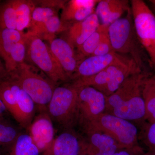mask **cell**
Wrapping results in <instances>:
<instances>
[{
  "label": "cell",
  "instance_id": "obj_1",
  "mask_svg": "<svg viewBox=\"0 0 155 155\" xmlns=\"http://www.w3.org/2000/svg\"><path fill=\"white\" fill-rule=\"evenodd\" d=\"M146 75L141 72L129 76L114 94L106 97L104 113L127 121L145 120L142 86Z\"/></svg>",
  "mask_w": 155,
  "mask_h": 155
},
{
  "label": "cell",
  "instance_id": "obj_2",
  "mask_svg": "<svg viewBox=\"0 0 155 155\" xmlns=\"http://www.w3.org/2000/svg\"><path fill=\"white\" fill-rule=\"evenodd\" d=\"M108 33L115 52L133 59L144 74L151 72L149 58L136 32L130 8L125 17L109 25Z\"/></svg>",
  "mask_w": 155,
  "mask_h": 155
},
{
  "label": "cell",
  "instance_id": "obj_3",
  "mask_svg": "<svg viewBox=\"0 0 155 155\" xmlns=\"http://www.w3.org/2000/svg\"><path fill=\"white\" fill-rule=\"evenodd\" d=\"M25 34V60L45 73L55 84L69 80L68 75L52 53L49 45L45 43L41 37L32 31Z\"/></svg>",
  "mask_w": 155,
  "mask_h": 155
},
{
  "label": "cell",
  "instance_id": "obj_4",
  "mask_svg": "<svg viewBox=\"0 0 155 155\" xmlns=\"http://www.w3.org/2000/svg\"><path fill=\"white\" fill-rule=\"evenodd\" d=\"M86 132L95 130L106 134L115 140L120 149L136 147L137 129L129 121L104 113L84 127Z\"/></svg>",
  "mask_w": 155,
  "mask_h": 155
},
{
  "label": "cell",
  "instance_id": "obj_5",
  "mask_svg": "<svg viewBox=\"0 0 155 155\" xmlns=\"http://www.w3.org/2000/svg\"><path fill=\"white\" fill-rule=\"evenodd\" d=\"M47 109L53 123L69 129L78 120V89L72 84L56 87Z\"/></svg>",
  "mask_w": 155,
  "mask_h": 155
},
{
  "label": "cell",
  "instance_id": "obj_6",
  "mask_svg": "<svg viewBox=\"0 0 155 155\" xmlns=\"http://www.w3.org/2000/svg\"><path fill=\"white\" fill-rule=\"evenodd\" d=\"M130 5L137 35L148 56L152 69L155 72L154 14L143 0H131Z\"/></svg>",
  "mask_w": 155,
  "mask_h": 155
},
{
  "label": "cell",
  "instance_id": "obj_7",
  "mask_svg": "<svg viewBox=\"0 0 155 155\" xmlns=\"http://www.w3.org/2000/svg\"><path fill=\"white\" fill-rule=\"evenodd\" d=\"M11 76L31 97L38 109H47L56 88L54 83L34 72L25 62Z\"/></svg>",
  "mask_w": 155,
  "mask_h": 155
},
{
  "label": "cell",
  "instance_id": "obj_8",
  "mask_svg": "<svg viewBox=\"0 0 155 155\" xmlns=\"http://www.w3.org/2000/svg\"><path fill=\"white\" fill-rule=\"evenodd\" d=\"M77 88L78 121L84 127L97 116L104 113L106 108V97L102 93L91 87Z\"/></svg>",
  "mask_w": 155,
  "mask_h": 155
},
{
  "label": "cell",
  "instance_id": "obj_9",
  "mask_svg": "<svg viewBox=\"0 0 155 155\" xmlns=\"http://www.w3.org/2000/svg\"><path fill=\"white\" fill-rule=\"evenodd\" d=\"M39 113L35 116L27 129L28 134L39 150L43 153L54 140V124L47 109H39Z\"/></svg>",
  "mask_w": 155,
  "mask_h": 155
},
{
  "label": "cell",
  "instance_id": "obj_10",
  "mask_svg": "<svg viewBox=\"0 0 155 155\" xmlns=\"http://www.w3.org/2000/svg\"><path fill=\"white\" fill-rule=\"evenodd\" d=\"M128 56L116 52L104 55L91 56L79 62L75 73L71 80L94 75L104 70L109 66L127 61Z\"/></svg>",
  "mask_w": 155,
  "mask_h": 155
},
{
  "label": "cell",
  "instance_id": "obj_11",
  "mask_svg": "<svg viewBox=\"0 0 155 155\" xmlns=\"http://www.w3.org/2000/svg\"><path fill=\"white\" fill-rule=\"evenodd\" d=\"M106 69L107 81L103 92L106 97L114 94L129 76L137 73H143L131 58L109 66Z\"/></svg>",
  "mask_w": 155,
  "mask_h": 155
},
{
  "label": "cell",
  "instance_id": "obj_12",
  "mask_svg": "<svg viewBox=\"0 0 155 155\" xmlns=\"http://www.w3.org/2000/svg\"><path fill=\"white\" fill-rule=\"evenodd\" d=\"M49 45L53 55L71 80L80 62L75 49L62 38L53 39Z\"/></svg>",
  "mask_w": 155,
  "mask_h": 155
},
{
  "label": "cell",
  "instance_id": "obj_13",
  "mask_svg": "<svg viewBox=\"0 0 155 155\" xmlns=\"http://www.w3.org/2000/svg\"><path fill=\"white\" fill-rule=\"evenodd\" d=\"M100 0H71L67 1L62 9L61 20L69 26L81 22L95 13Z\"/></svg>",
  "mask_w": 155,
  "mask_h": 155
},
{
  "label": "cell",
  "instance_id": "obj_14",
  "mask_svg": "<svg viewBox=\"0 0 155 155\" xmlns=\"http://www.w3.org/2000/svg\"><path fill=\"white\" fill-rule=\"evenodd\" d=\"M74 134L66 131L55 138L43 155H79L85 149Z\"/></svg>",
  "mask_w": 155,
  "mask_h": 155
},
{
  "label": "cell",
  "instance_id": "obj_15",
  "mask_svg": "<svg viewBox=\"0 0 155 155\" xmlns=\"http://www.w3.org/2000/svg\"><path fill=\"white\" fill-rule=\"evenodd\" d=\"M100 24L98 17L94 13L83 21L70 25L66 31L65 40L76 49L95 31Z\"/></svg>",
  "mask_w": 155,
  "mask_h": 155
},
{
  "label": "cell",
  "instance_id": "obj_16",
  "mask_svg": "<svg viewBox=\"0 0 155 155\" xmlns=\"http://www.w3.org/2000/svg\"><path fill=\"white\" fill-rule=\"evenodd\" d=\"M130 8V2L127 0H100L95 13L100 24L110 25L122 17Z\"/></svg>",
  "mask_w": 155,
  "mask_h": 155
},
{
  "label": "cell",
  "instance_id": "obj_17",
  "mask_svg": "<svg viewBox=\"0 0 155 155\" xmlns=\"http://www.w3.org/2000/svg\"><path fill=\"white\" fill-rule=\"evenodd\" d=\"M89 144L86 145L87 155H113L120 149L117 142L111 137L99 131L89 130Z\"/></svg>",
  "mask_w": 155,
  "mask_h": 155
},
{
  "label": "cell",
  "instance_id": "obj_18",
  "mask_svg": "<svg viewBox=\"0 0 155 155\" xmlns=\"http://www.w3.org/2000/svg\"><path fill=\"white\" fill-rule=\"evenodd\" d=\"M35 105L32 99L20 87L17 95V114L15 120L26 130L35 116Z\"/></svg>",
  "mask_w": 155,
  "mask_h": 155
},
{
  "label": "cell",
  "instance_id": "obj_19",
  "mask_svg": "<svg viewBox=\"0 0 155 155\" xmlns=\"http://www.w3.org/2000/svg\"><path fill=\"white\" fill-rule=\"evenodd\" d=\"M2 155H39V150L28 133L21 132L11 144L2 148Z\"/></svg>",
  "mask_w": 155,
  "mask_h": 155
},
{
  "label": "cell",
  "instance_id": "obj_20",
  "mask_svg": "<svg viewBox=\"0 0 155 155\" xmlns=\"http://www.w3.org/2000/svg\"><path fill=\"white\" fill-rule=\"evenodd\" d=\"M142 94L145 106V120L149 123L155 122V72L145 76Z\"/></svg>",
  "mask_w": 155,
  "mask_h": 155
},
{
  "label": "cell",
  "instance_id": "obj_21",
  "mask_svg": "<svg viewBox=\"0 0 155 155\" xmlns=\"http://www.w3.org/2000/svg\"><path fill=\"white\" fill-rule=\"evenodd\" d=\"M20 88L19 84L14 78L0 84V98L15 120L17 114V95Z\"/></svg>",
  "mask_w": 155,
  "mask_h": 155
},
{
  "label": "cell",
  "instance_id": "obj_22",
  "mask_svg": "<svg viewBox=\"0 0 155 155\" xmlns=\"http://www.w3.org/2000/svg\"><path fill=\"white\" fill-rule=\"evenodd\" d=\"M16 14V30L23 32L31 25V14L35 7L34 1L14 0Z\"/></svg>",
  "mask_w": 155,
  "mask_h": 155
},
{
  "label": "cell",
  "instance_id": "obj_23",
  "mask_svg": "<svg viewBox=\"0 0 155 155\" xmlns=\"http://www.w3.org/2000/svg\"><path fill=\"white\" fill-rule=\"evenodd\" d=\"M109 25L100 24L95 31L79 47L76 53L79 61L93 54L101 41L103 35L108 31Z\"/></svg>",
  "mask_w": 155,
  "mask_h": 155
},
{
  "label": "cell",
  "instance_id": "obj_24",
  "mask_svg": "<svg viewBox=\"0 0 155 155\" xmlns=\"http://www.w3.org/2000/svg\"><path fill=\"white\" fill-rule=\"evenodd\" d=\"M24 34L16 29L0 28V57L4 62L14 45L21 40Z\"/></svg>",
  "mask_w": 155,
  "mask_h": 155
},
{
  "label": "cell",
  "instance_id": "obj_25",
  "mask_svg": "<svg viewBox=\"0 0 155 155\" xmlns=\"http://www.w3.org/2000/svg\"><path fill=\"white\" fill-rule=\"evenodd\" d=\"M26 51V38L24 33L21 40L14 45L5 62V67L11 76L21 64L25 62Z\"/></svg>",
  "mask_w": 155,
  "mask_h": 155
},
{
  "label": "cell",
  "instance_id": "obj_26",
  "mask_svg": "<svg viewBox=\"0 0 155 155\" xmlns=\"http://www.w3.org/2000/svg\"><path fill=\"white\" fill-rule=\"evenodd\" d=\"M0 28L16 30V14L14 0L0 5Z\"/></svg>",
  "mask_w": 155,
  "mask_h": 155
},
{
  "label": "cell",
  "instance_id": "obj_27",
  "mask_svg": "<svg viewBox=\"0 0 155 155\" xmlns=\"http://www.w3.org/2000/svg\"><path fill=\"white\" fill-rule=\"evenodd\" d=\"M21 132L18 127L5 118L0 119V148L11 144Z\"/></svg>",
  "mask_w": 155,
  "mask_h": 155
},
{
  "label": "cell",
  "instance_id": "obj_28",
  "mask_svg": "<svg viewBox=\"0 0 155 155\" xmlns=\"http://www.w3.org/2000/svg\"><path fill=\"white\" fill-rule=\"evenodd\" d=\"M57 14L56 9L41 6L35 7L31 14L30 26L33 27L35 25L41 24L50 17Z\"/></svg>",
  "mask_w": 155,
  "mask_h": 155
},
{
  "label": "cell",
  "instance_id": "obj_29",
  "mask_svg": "<svg viewBox=\"0 0 155 155\" xmlns=\"http://www.w3.org/2000/svg\"><path fill=\"white\" fill-rule=\"evenodd\" d=\"M145 128L143 140L149 149V151L155 153V122L149 123Z\"/></svg>",
  "mask_w": 155,
  "mask_h": 155
},
{
  "label": "cell",
  "instance_id": "obj_30",
  "mask_svg": "<svg viewBox=\"0 0 155 155\" xmlns=\"http://www.w3.org/2000/svg\"><path fill=\"white\" fill-rule=\"evenodd\" d=\"M114 52H115L111 44L108 31L103 35L99 44L91 56L104 55Z\"/></svg>",
  "mask_w": 155,
  "mask_h": 155
},
{
  "label": "cell",
  "instance_id": "obj_31",
  "mask_svg": "<svg viewBox=\"0 0 155 155\" xmlns=\"http://www.w3.org/2000/svg\"><path fill=\"white\" fill-rule=\"evenodd\" d=\"M38 3L41 7H48L52 8L62 9L64 8L67 1H38Z\"/></svg>",
  "mask_w": 155,
  "mask_h": 155
},
{
  "label": "cell",
  "instance_id": "obj_32",
  "mask_svg": "<svg viewBox=\"0 0 155 155\" xmlns=\"http://www.w3.org/2000/svg\"><path fill=\"white\" fill-rule=\"evenodd\" d=\"M143 153L141 148L136 147L132 148L119 149L113 155H142Z\"/></svg>",
  "mask_w": 155,
  "mask_h": 155
},
{
  "label": "cell",
  "instance_id": "obj_33",
  "mask_svg": "<svg viewBox=\"0 0 155 155\" xmlns=\"http://www.w3.org/2000/svg\"><path fill=\"white\" fill-rule=\"evenodd\" d=\"M11 78V75L7 71L5 64H3L1 61L0 57V84Z\"/></svg>",
  "mask_w": 155,
  "mask_h": 155
},
{
  "label": "cell",
  "instance_id": "obj_34",
  "mask_svg": "<svg viewBox=\"0 0 155 155\" xmlns=\"http://www.w3.org/2000/svg\"><path fill=\"white\" fill-rule=\"evenodd\" d=\"M8 112L5 106L0 98V119L5 118V115Z\"/></svg>",
  "mask_w": 155,
  "mask_h": 155
},
{
  "label": "cell",
  "instance_id": "obj_35",
  "mask_svg": "<svg viewBox=\"0 0 155 155\" xmlns=\"http://www.w3.org/2000/svg\"><path fill=\"white\" fill-rule=\"evenodd\" d=\"M148 2L150 4V5H148L149 7L152 11L155 16V0H150L148 1Z\"/></svg>",
  "mask_w": 155,
  "mask_h": 155
},
{
  "label": "cell",
  "instance_id": "obj_36",
  "mask_svg": "<svg viewBox=\"0 0 155 155\" xmlns=\"http://www.w3.org/2000/svg\"><path fill=\"white\" fill-rule=\"evenodd\" d=\"M142 155H155V153L151 152H149L146 153H143Z\"/></svg>",
  "mask_w": 155,
  "mask_h": 155
},
{
  "label": "cell",
  "instance_id": "obj_37",
  "mask_svg": "<svg viewBox=\"0 0 155 155\" xmlns=\"http://www.w3.org/2000/svg\"><path fill=\"white\" fill-rule=\"evenodd\" d=\"M79 155H87L85 153H84V152H83V153H81L80 154H79Z\"/></svg>",
  "mask_w": 155,
  "mask_h": 155
},
{
  "label": "cell",
  "instance_id": "obj_38",
  "mask_svg": "<svg viewBox=\"0 0 155 155\" xmlns=\"http://www.w3.org/2000/svg\"><path fill=\"white\" fill-rule=\"evenodd\" d=\"M0 155H2V148H0Z\"/></svg>",
  "mask_w": 155,
  "mask_h": 155
}]
</instances>
